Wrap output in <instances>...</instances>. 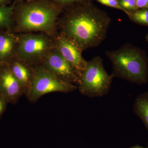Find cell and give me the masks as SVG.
<instances>
[{
	"label": "cell",
	"instance_id": "obj_1",
	"mask_svg": "<svg viewBox=\"0 0 148 148\" xmlns=\"http://www.w3.org/2000/svg\"><path fill=\"white\" fill-rule=\"evenodd\" d=\"M61 21L62 34L82 51L97 47L106 39L112 19L105 11L86 0L66 8Z\"/></svg>",
	"mask_w": 148,
	"mask_h": 148
},
{
	"label": "cell",
	"instance_id": "obj_2",
	"mask_svg": "<svg viewBox=\"0 0 148 148\" xmlns=\"http://www.w3.org/2000/svg\"><path fill=\"white\" fill-rule=\"evenodd\" d=\"M106 53L113 66L112 77H118L138 84L148 80V61L139 49L124 45L116 50L107 51Z\"/></svg>",
	"mask_w": 148,
	"mask_h": 148
},
{
	"label": "cell",
	"instance_id": "obj_3",
	"mask_svg": "<svg viewBox=\"0 0 148 148\" xmlns=\"http://www.w3.org/2000/svg\"><path fill=\"white\" fill-rule=\"evenodd\" d=\"M61 12L58 5L42 0L26 2L19 8L17 22L23 32L51 31Z\"/></svg>",
	"mask_w": 148,
	"mask_h": 148
},
{
	"label": "cell",
	"instance_id": "obj_4",
	"mask_svg": "<svg viewBox=\"0 0 148 148\" xmlns=\"http://www.w3.org/2000/svg\"><path fill=\"white\" fill-rule=\"evenodd\" d=\"M113 79L105 70L102 58L96 56L87 61L80 79L79 90L90 98L103 97L110 91Z\"/></svg>",
	"mask_w": 148,
	"mask_h": 148
},
{
	"label": "cell",
	"instance_id": "obj_5",
	"mask_svg": "<svg viewBox=\"0 0 148 148\" xmlns=\"http://www.w3.org/2000/svg\"><path fill=\"white\" fill-rule=\"evenodd\" d=\"M77 88L75 85L61 79L45 68H39L32 77L28 96L30 100L35 101L45 94L72 92Z\"/></svg>",
	"mask_w": 148,
	"mask_h": 148
},
{
	"label": "cell",
	"instance_id": "obj_6",
	"mask_svg": "<svg viewBox=\"0 0 148 148\" xmlns=\"http://www.w3.org/2000/svg\"><path fill=\"white\" fill-rule=\"evenodd\" d=\"M50 41L42 35L27 34L20 38L18 55L22 60L27 61H36L47 53Z\"/></svg>",
	"mask_w": 148,
	"mask_h": 148
},
{
	"label": "cell",
	"instance_id": "obj_7",
	"mask_svg": "<svg viewBox=\"0 0 148 148\" xmlns=\"http://www.w3.org/2000/svg\"><path fill=\"white\" fill-rule=\"evenodd\" d=\"M45 65L46 69L61 79L75 85L79 84L78 75L56 49L48 53Z\"/></svg>",
	"mask_w": 148,
	"mask_h": 148
},
{
	"label": "cell",
	"instance_id": "obj_8",
	"mask_svg": "<svg viewBox=\"0 0 148 148\" xmlns=\"http://www.w3.org/2000/svg\"><path fill=\"white\" fill-rule=\"evenodd\" d=\"M56 49L71 65L80 79L87 63L83 57V51L73 41L63 34L57 38Z\"/></svg>",
	"mask_w": 148,
	"mask_h": 148
},
{
	"label": "cell",
	"instance_id": "obj_9",
	"mask_svg": "<svg viewBox=\"0 0 148 148\" xmlns=\"http://www.w3.org/2000/svg\"><path fill=\"white\" fill-rule=\"evenodd\" d=\"M22 86L10 69H5L0 73V95L7 102H15L21 95Z\"/></svg>",
	"mask_w": 148,
	"mask_h": 148
},
{
	"label": "cell",
	"instance_id": "obj_10",
	"mask_svg": "<svg viewBox=\"0 0 148 148\" xmlns=\"http://www.w3.org/2000/svg\"><path fill=\"white\" fill-rule=\"evenodd\" d=\"M133 109L148 130V92L138 95L133 104Z\"/></svg>",
	"mask_w": 148,
	"mask_h": 148
},
{
	"label": "cell",
	"instance_id": "obj_11",
	"mask_svg": "<svg viewBox=\"0 0 148 148\" xmlns=\"http://www.w3.org/2000/svg\"><path fill=\"white\" fill-rule=\"evenodd\" d=\"M10 69L22 87H29L32 77L27 66L20 62H15Z\"/></svg>",
	"mask_w": 148,
	"mask_h": 148
},
{
	"label": "cell",
	"instance_id": "obj_12",
	"mask_svg": "<svg viewBox=\"0 0 148 148\" xmlns=\"http://www.w3.org/2000/svg\"><path fill=\"white\" fill-rule=\"evenodd\" d=\"M16 42L15 39L11 35H0V60H5L10 56Z\"/></svg>",
	"mask_w": 148,
	"mask_h": 148
},
{
	"label": "cell",
	"instance_id": "obj_13",
	"mask_svg": "<svg viewBox=\"0 0 148 148\" xmlns=\"http://www.w3.org/2000/svg\"><path fill=\"white\" fill-rule=\"evenodd\" d=\"M13 6L0 5V28L10 26L14 12Z\"/></svg>",
	"mask_w": 148,
	"mask_h": 148
},
{
	"label": "cell",
	"instance_id": "obj_14",
	"mask_svg": "<svg viewBox=\"0 0 148 148\" xmlns=\"http://www.w3.org/2000/svg\"><path fill=\"white\" fill-rule=\"evenodd\" d=\"M130 19L137 24L148 26V9L143 8L129 12L127 15Z\"/></svg>",
	"mask_w": 148,
	"mask_h": 148
},
{
	"label": "cell",
	"instance_id": "obj_15",
	"mask_svg": "<svg viewBox=\"0 0 148 148\" xmlns=\"http://www.w3.org/2000/svg\"><path fill=\"white\" fill-rule=\"evenodd\" d=\"M122 8L127 12L128 15L129 12H135L139 10L136 5L135 0H119Z\"/></svg>",
	"mask_w": 148,
	"mask_h": 148
},
{
	"label": "cell",
	"instance_id": "obj_16",
	"mask_svg": "<svg viewBox=\"0 0 148 148\" xmlns=\"http://www.w3.org/2000/svg\"><path fill=\"white\" fill-rule=\"evenodd\" d=\"M103 5L117 9L123 11L126 14V12L121 7L120 5L119 0H95Z\"/></svg>",
	"mask_w": 148,
	"mask_h": 148
},
{
	"label": "cell",
	"instance_id": "obj_17",
	"mask_svg": "<svg viewBox=\"0 0 148 148\" xmlns=\"http://www.w3.org/2000/svg\"><path fill=\"white\" fill-rule=\"evenodd\" d=\"M53 1H54L56 3V4L58 5L67 8L77 3L84 1L86 0H53Z\"/></svg>",
	"mask_w": 148,
	"mask_h": 148
},
{
	"label": "cell",
	"instance_id": "obj_18",
	"mask_svg": "<svg viewBox=\"0 0 148 148\" xmlns=\"http://www.w3.org/2000/svg\"><path fill=\"white\" fill-rule=\"evenodd\" d=\"M138 8L148 9V0H135Z\"/></svg>",
	"mask_w": 148,
	"mask_h": 148
},
{
	"label": "cell",
	"instance_id": "obj_19",
	"mask_svg": "<svg viewBox=\"0 0 148 148\" xmlns=\"http://www.w3.org/2000/svg\"><path fill=\"white\" fill-rule=\"evenodd\" d=\"M7 102V101L5 98L0 95V116H1L5 110Z\"/></svg>",
	"mask_w": 148,
	"mask_h": 148
},
{
	"label": "cell",
	"instance_id": "obj_20",
	"mask_svg": "<svg viewBox=\"0 0 148 148\" xmlns=\"http://www.w3.org/2000/svg\"><path fill=\"white\" fill-rule=\"evenodd\" d=\"M9 0H0V5H3L7 2Z\"/></svg>",
	"mask_w": 148,
	"mask_h": 148
},
{
	"label": "cell",
	"instance_id": "obj_21",
	"mask_svg": "<svg viewBox=\"0 0 148 148\" xmlns=\"http://www.w3.org/2000/svg\"><path fill=\"white\" fill-rule=\"evenodd\" d=\"M130 148H148V147H142V146L138 145H135L133 146V147H131Z\"/></svg>",
	"mask_w": 148,
	"mask_h": 148
},
{
	"label": "cell",
	"instance_id": "obj_22",
	"mask_svg": "<svg viewBox=\"0 0 148 148\" xmlns=\"http://www.w3.org/2000/svg\"><path fill=\"white\" fill-rule=\"evenodd\" d=\"M16 1H18V2H22V1H33V0H15Z\"/></svg>",
	"mask_w": 148,
	"mask_h": 148
},
{
	"label": "cell",
	"instance_id": "obj_23",
	"mask_svg": "<svg viewBox=\"0 0 148 148\" xmlns=\"http://www.w3.org/2000/svg\"><path fill=\"white\" fill-rule=\"evenodd\" d=\"M145 39L146 41L148 42V33H147V35H146Z\"/></svg>",
	"mask_w": 148,
	"mask_h": 148
}]
</instances>
